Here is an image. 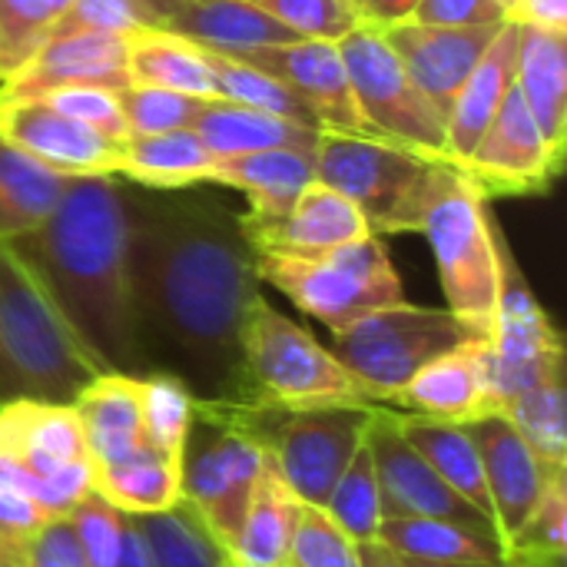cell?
I'll return each instance as SVG.
<instances>
[{
  "mask_svg": "<svg viewBox=\"0 0 567 567\" xmlns=\"http://www.w3.org/2000/svg\"><path fill=\"white\" fill-rule=\"evenodd\" d=\"M518 37L522 27L518 23H502V30L492 37L488 50L482 53V60L475 63V70L468 73V80L462 83L452 110H449V159L462 169L465 159L472 156L475 143L482 140V133L488 130L492 116L498 113L505 93L515 83V63H518Z\"/></svg>",
  "mask_w": 567,
  "mask_h": 567,
  "instance_id": "25",
  "label": "cell"
},
{
  "mask_svg": "<svg viewBox=\"0 0 567 567\" xmlns=\"http://www.w3.org/2000/svg\"><path fill=\"white\" fill-rule=\"evenodd\" d=\"M502 415L518 429V435L528 442V449L542 458L545 468L567 472L565 372L515 395L502 409Z\"/></svg>",
  "mask_w": 567,
  "mask_h": 567,
  "instance_id": "37",
  "label": "cell"
},
{
  "mask_svg": "<svg viewBox=\"0 0 567 567\" xmlns=\"http://www.w3.org/2000/svg\"><path fill=\"white\" fill-rule=\"evenodd\" d=\"M375 409V402H362L276 412L269 429V458L299 505L326 508L339 475L365 445Z\"/></svg>",
  "mask_w": 567,
  "mask_h": 567,
  "instance_id": "12",
  "label": "cell"
},
{
  "mask_svg": "<svg viewBox=\"0 0 567 567\" xmlns=\"http://www.w3.org/2000/svg\"><path fill=\"white\" fill-rule=\"evenodd\" d=\"M20 551H23V548H17V545H10V542H0V555L10 558V561H17V565H20Z\"/></svg>",
  "mask_w": 567,
  "mask_h": 567,
  "instance_id": "58",
  "label": "cell"
},
{
  "mask_svg": "<svg viewBox=\"0 0 567 567\" xmlns=\"http://www.w3.org/2000/svg\"><path fill=\"white\" fill-rule=\"evenodd\" d=\"M213 163V153L193 130H169L126 136L116 176L143 189H193L206 186Z\"/></svg>",
  "mask_w": 567,
  "mask_h": 567,
  "instance_id": "31",
  "label": "cell"
},
{
  "mask_svg": "<svg viewBox=\"0 0 567 567\" xmlns=\"http://www.w3.org/2000/svg\"><path fill=\"white\" fill-rule=\"evenodd\" d=\"M159 30L229 56L302 40L252 0H183Z\"/></svg>",
  "mask_w": 567,
  "mask_h": 567,
  "instance_id": "26",
  "label": "cell"
},
{
  "mask_svg": "<svg viewBox=\"0 0 567 567\" xmlns=\"http://www.w3.org/2000/svg\"><path fill=\"white\" fill-rule=\"evenodd\" d=\"M70 405L80 419L93 468L153 445L143 425V375H96L76 392Z\"/></svg>",
  "mask_w": 567,
  "mask_h": 567,
  "instance_id": "24",
  "label": "cell"
},
{
  "mask_svg": "<svg viewBox=\"0 0 567 567\" xmlns=\"http://www.w3.org/2000/svg\"><path fill=\"white\" fill-rule=\"evenodd\" d=\"M276 409L193 402L179 449V498L196 508L223 551L233 545L259 482Z\"/></svg>",
  "mask_w": 567,
  "mask_h": 567,
  "instance_id": "3",
  "label": "cell"
},
{
  "mask_svg": "<svg viewBox=\"0 0 567 567\" xmlns=\"http://www.w3.org/2000/svg\"><path fill=\"white\" fill-rule=\"evenodd\" d=\"M567 472L555 475L538 505L502 545V558L512 567H565L567 551Z\"/></svg>",
  "mask_w": 567,
  "mask_h": 567,
  "instance_id": "38",
  "label": "cell"
},
{
  "mask_svg": "<svg viewBox=\"0 0 567 567\" xmlns=\"http://www.w3.org/2000/svg\"><path fill=\"white\" fill-rule=\"evenodd\" d=\"M146 542L153 567H219L223 545L213 538L206 522L183 498L163 512L130 515Z\"/></svg>",
  "mask_w": 567,
  "mask_h": 567,
  "instance_id": "36",
  "label": "cell"
},
{
  "mask_svg": "<svg viewBox=\"0 0 567 567\" xmlns=\"http://www.w3.org/2000/svg\"><path fill=\"white\" fill-rule=\"evenodd\" d=\"M20 567H90V561L83 558L66 515H53L23 542Z\"/></svg>",
  "mask_w": 567,
  "mask_h": 567,
  "instance_id": "49",
  "label": "cell"
},
{
  "mask_svg": "<svg viewBox=\"0 0 567 567\" xmlns=\"http://www.w3.org/2000/svg\"><path fill=\"white\" fill-rule=\"evenodd\" d=\"M339 53L346 60L359 110L379 140L452 163L445 116L412 83L379 27L359 23L339 40Z\"/></svg>",
  "mask_w": 567,
  "mask_h": 567,
  "instance_id": "11",
  "label": "cell"
},
{
  "mask_svg": "<svg viewBox=\"0 0 567 567\" xmlns=\"http://www.w3.org/2000/svg\"><path fill=\"white\" fill-rule=\"evenodd\" d=\"M243 385L246 402L276 412L369 402L342 362L309 329L282 316L262 292L243 319Z\"/></svg>",
  "mask_w": 567,
  "mask_h": 567,
  "instance_id": "6",
  "label": "cell"
},
{
  "mask_svg": "<svg viewBox=\"0 0 567 567\" xmlns=\"http://www.w3.org/2000/svg\"><path fill=\"white\" fill-rule=\"evenodd\" d=\"M458 176L455 163L372 136L322 133L316 143V179L352 199L375 236L422 233L425 216Z\"/></svg>",
  "mask_w": 567,
  "mask_h": 567,
  "instance_id": "4",
  "label": "cell"
},
{
  "mask_svg": "<svg viewBox=\"0 0 567 567\" xmlns=\"http://www.w3.org/2000/svg\"><path fill=\"white\" fill-rule=\"evenodd\" d=\"M561 166L565 156L548 146L518 86L512 83L488 130L465 159L462 173L485 196H532L545 193L561 173Z\"/></svg>",
  "mask_w": 567,
  "mask_h": 567,
  "instance_id": "14",
  "label": "cell"
},
{
  "mask_svg": "<svg viewBox=\"0 0 567 567\" xmlns=\"http://www.w3.org/2000/svg\"><path fill=\"white\" fill-rule=\"evenodd\" d=\"M96 375L43 289L0 239V405L73 402Z\"/></svg>",
  "mask_w": 567,
  "mask_h": 567,
  "instance_id": "5",
  "label": "cell"
},
{
  "mask_svg": "<svg viewBox=\"0 0 567 567\" xmlns=\"http://www.w3.org/2000/svg\"><path fill=\"white\" fill-rule=\"evenodd\" d=\"M47 518H53V515L43 512L30 495L0 485V542H10V545L23 548V542H27Z\"/></svg>",
  "mask_w": 567,
  "mask_h": 567,
  "instance_id": "51",
  "label": "cell"
},
{
  "mask_svg": "<svg viewBox=\"0 0 567 567\" xmlns=\"http://www.w3.org/2000/svg\"><path fill=\"white\" fill-rule=\"evenodd\" d=\"M0 485L66 515L93 492V458L70 402L17 399L0 405Z\"/></svg>",
  "mask_w": 567,
  "mask_h": 567,
  "instance_id": "8",
  "label": "cell"
},
{
  "mask_svg": "<svg viewBox=\"0 0 567 567\" xmlns=\"http://www.w3.org/2000/svg\"><path fill=\"white\" fill-rule=\"evenodd\" d=\"M93 492L126 515L163 512L179 502V455L143 445L120 462L93 468Z\"/></svg>",
  "mask_w": 567,
  "mask_h": 567,
  "instance_id": "34",
  "label": "cell"
},
{
  "mask_svg": "<svg viewBox=\"0 0 567 567\" xmlns=\"http://www.w3.org/2000/svg\"><path fill=\"white\" fill-rule=\"evenodd\" d=\"M465 425L482 458V475H485V488L492 502V525H495L498 545H505L518 532V525L528 518V512L538 505L548 482L561 472L545 468L542 458L528 449V442L502 412H488Z\"/></svg>",
  "mask_w": 567,
  "mask_h": 567,
  "instance_id": "18",
  "label": "cell"
},
{
  "mask_svg": "<svg viewBox=\"0 0 567 567\" xmlns=\"http://www.w3.org/2000/svg\"><path fill=\"white\" fill-rule=\"evenodd\" d=\"M47 100L53 110H60L63 116L110 136V140H126V120L120 110V100L113 90H93V86H76V90H56L40 96Z\"/></svg>",
  "mask_w": 567,
  "mask_h": 567,
  "instance_id": "48",
  "label": "cell"
},
{
  "mask_svg": "<svg viewBox=\"0 0 567 567\" xmlns=\"http://www.w3.org/2000/svg\"><path fill=\"white\" fill-rule=\"evenodd\" d=\"M189 130L213 153V159H233L259 150H316L322 136L286 116L229 100H203Z\"/></svg>",
  "mask_w": 567,
  "mask_h": 567,
  "instance_id": "27",
  "label": "cell"
},
{
  "mask_svg": "<svg viewBox=\"0 0 567 567\" xmlns=\"http://www.w3.org/2000/svg\"><path fill=\"white\" fill-rule=\"evenodd\" d=\"M362 23H372V27H392V23H402L412 17V10L419 7V0H352Z\"/></svg>",
  "mask_w": 567,
  "mask_h": 567,
  "instance_id": "53",
  "label": "cell"
},
{
  "mask_svg": "<svg viewBox=\"0 0 567 567\" xmlns=\"http://www.w3.org/2000/svg\"><path fill=\"white\" fill-rule=\"evenodd\" d=\"M399 429L412 442V449L429 462V468L468 505H475L488 522H492V502L482 475V458L475 449V439L465 422H445V419H429V415H409L399 412ZM495 528V525H492Z\"/></svg>",
  "mask_w": 567,
  "mask_h": 567,
  "instance_id": "29",
  "label": "cell"
},
{
  "mask_svg": "<svg viewBox=\"0 0 567 567\" xmlns=\"http://www.w3.org/2000/svg\"><path fill=\"white\" fill-rule=\"evenodd\" d=\"M409 20L422 27H502L505 7L498 0H419Z\"/></svg>",
  "mask_w": 567,
  "mask_h": 567,
  "instance_id": "50",
  "label": "cell"
},
{
  "mask_svg": "<svg viewBox=\"0 0 567 567\" xmlns=\"http://www.w3.org/2000/svg\"><path fill=\"white\" fill-rule=\"evenodd\" d=\"M126 63H130V83L143 86H163L199 100H219L216 80L199 56L196 43L159 30V27H140L126 37Z\"/></svg>",
  "mask_w": 567,
  "mask_h": 567,
  "instance_id": "33",
  "label": "cell"
},
{
  "mask_svg": "<svg viewBox=\"0 0 567 567\" xmlns=\"http://www.w3.org/2000/svg\"><path fill=\"white\" fill-rule=\"evenodd\" d=\"M146 27H163L183 0H126Z\"/></svg>",
  "mask_w": 567,
  "mask_h": 567,
  "instance_id": "55",
  "label": "cell"
},
{
  "mask_svg": "<svg viewBox=\"0 0 567 567\" xmlns=\"http://www.w3.org/2000/svg\"><path fill=\"white\" fill-rule=\"evenodd\" d=\"M252 3L302 40L339 43L346 33H352L362 23L352 0H252Z\"/></svg>",
  "mask_w": 567,
  "mask_h": 567,
  "instance_id": "46",
  "label": "cell"
},
{
  "mask_svg": "<svg viewBox=\"0 0 567 567\" xmlns=\"http://www.w3.org/2000/svg\"><path fill=\"white\" fill-rule=\"evenodd\" d=\"M449 312L478 339L492 336L502 292V233L488 216V196L462 173L432 206L422 226Z\"/></svg>",
  "mask_w": 567,
  "mask_h": 567,
  "instance_id": "9",
  "label": "cell"
},
{
  "mask_svg": "<svg viewBox=\"0 0 567 567\" xmlns=\"http://www.w3.org/2000/svg\"><path fill=\"white\" fill-rule=\"evenodd\" d=\"M492 412H502L525 389L565 372V342L538 306L502 239V292L492 336L485 339Z\"/></svg>",
  "mask_w": 567,
  "mask_h": 567,
  "instance_id": "13",
  "label": "cell"
},
{
  "mask_svg": "<svg viewBox=\"0 0 567 567\" xmlns=\"http://www.w3.org/2000/svg\"><path fill=\"white\" fill-rule=\"evenodd\" d=\"M193 392L166 375V372H150L143 375V425H146V439L169 452L179 455L183 449V435L193 415Z\"/></svg>",
  "mask_w": 567,
  "mask_h": 567,
  "instance_id": "44",
  "label": "cell"
},
{
  "mask_svg": "<svg viewBox=\"0 0 567 567\" xmlns=\"http://www.w3.org/2000/svg\"><path fill=\"white\" fill-rule=\"evenodd\" d=\"M0 567H20V565H17V561H10V558H3V555H0Z\"/></svg>",
  "mask_w": 567,
  "mask_h": 567,
  "instance_id": "59",
  "label": "cell"
},
{
  "mask_svg": "<svg viewBox=\"0 0 567 567\" xmlns=\"http://www.w3.org/2000/svg\"><path fill=\"white\" fill-rule=\"evenodd\" d=\"M316 179V150H259L233 159H216L206 186H226L246 196L243 223L262 226L279 219L296 196Z\"/></svg>",
  "mask_w": 567,
  "mask_h": 567,
  "instance_id": "23",
  "label": "cell"
},
{
  "mask_svg": "<svg viewBox=\"0 0 567 567\" xmlns=\"http://www.w3.org/2000/svg\"><path fill=\"white\" fill-rule=\"evenodd\" d=\"M116 100H120L130 136L189 130L203 106L199 96H186L176 90H163V86H143V83H130L116 90Z\"/></svg>",
  "mask_w": 567,
  "mask_h": 567,
  "instance_id": "43",
  "label": "cell"
},
{
  "mask_svg": "<svg viewBox=\"0 0 567 567\" xmlns=\"http://www.w3.org/2000/svg\"><path fill=\"white\" fill-rule=\"evenodd\" d=\"M498 3H502V7H505V13H508V10H512V7H515V0H498Z\"/></svg>",
  "mask_w": 567,
  "mask_h": 567,
  "instance_id": "60",
  "label": "cell"
},
{
  "mask_svg": "<svg viewBox=\"0 0 567 567\" xmlns=\"http://www.w3.org/2000/svg\"><path fill=\"white\" fill-rule=\"evenodd\" d=\"M219 567H236V565H233V561H229V558L223 555V565H219Z\"/></svg>",
  "mask_w": 567,
  "mask_h": 567,
  "instance_id": "61",
  "label": "cell"
},
{
  "mask_svg": "<svg viewBox=\"0 0 567 567\" xmlns=\"http://www.w3.org/2000/svg\"><path fill=\"white\" fill-rule=\"evenodd\" d=\"M159 193L169 196L123 186L146 375L166 372L199 402H246L239 339L259 272L243 216L213 196Z\"/></svg>",
  "mask_w": 567,
  "mask_h": 567,
  "instance_id": "1",
  "label": "cell"
},
{
  "mask_svg": "<svg viewBox=\"0 0 567 567\" xmlns=\"http://www.w3.org/2000/svg\"><path fill=\"white\" fill-rule=\"evenodd\" d=\"M365 445L372 452L375 478L382 488V512L385 518L409 515V518H449L472 528H492V522L455 495L429 462L412 449V442L399 429V415L392 405H379L372 425L365 432ZM495 532V528H492Z\"/></svg>",
  "mask_w": 567,
  "mask_h": 567,
  "instance_id": "16",
  "label": "cell"
},
{
  "mask_svg": "<svg viewBox=\"0 0 567 567\" xmlns=\"http://www.w3.org/2000/svg\"><path fill=\"white\" fill-rule=\"evenodd\" d=\"M505 20L518 23V27L567 33V0H515V7L505 13Z\"/></svg>",
  "mask_w": 567,
  "mask_h": 567,
  "instance_id": "52",
  "label": "cell"
},
{
  "mask_svg": "<svg viewBox=\"0 0 567 567\" xmlns=\"http://www.w3.org/2000/svg\"><path fill=\"white\" fill-rule=\"evenodd\" d=\"M243 229L256 252H292V256L326 252V249L375 236L365 216L359 213V206L319 179H312L279 219L262 223V226L243 223Z\"/></svg>",
  "mask_w": 567,
  "mask_h": 567,
  "instance_id": "21",
  "label": "cell"
},
{
  "mask_svg": "<svg viewBox=\"0 0 567 567\" xmlns=\"http://www.w3.org/2000/svg\"><path fill=\"white\" fill-rule=\"evenodd\" d=\"M379 30L412 83L449 120L462 83L502 27H422L415 20H402Z\"/></svg>",
  "mask_w": 567,
  "mask_h": 567,
  "instance_id": "19",
  "label": "cell"
},
{
  "mask_svg": "<svg viewBox=\"0 0 567 567\" xmlns=\"http://www.w3.org/2000/svg\"><path fill=\"white\" fill-rule=\"evenodd\" d=\"M146 27L140 13L126 0H70L63 13L53 20L47 43L80 33H110V37H130L133 30Z\"/></svg>",
  "mask_w": 567,
  "mask_h": 567,
  "instance_id": "47",
  "label": "cell"
},
{
  "mask_svg": "<svg viewBox=\"0 0 567 567\" xmlns=\"http://www.w3.org/2000/svg\"><path fill=\"white\" fill-rule=\"evenodd\" d=\"M70 176L50 173L0 136V239H13L37 223L63 196Z\"/></svg>",
  "mask_w": 567,
  "mask_h": 567,
  "instance_id": "35",
  "label": "cell"
},
{
  "mask_svg": "<svg viewBox=\"0 0 567 567\" xmlns=\"http://www.w3.org/2000/svg\"><path fill=\"white\" fill-rule=\"evenodd\" d=\"M409 415L445 422H472L492 412L485 339H468L458 349L422 365L389 402Z\"/></svg>",
  "mask_w": 567,
  "mask_h": 567,
  "instance_id": "22",
  "label": "cell"
},
{
  "mask_svg": "<svg viewBox=\"0 0 567 567\" xmlns=\"http://www.w3.org/2000/svg\"><path fill=\"white\" fill-rule=\"evenodd\" d=\"M116 567H153L150 551H146V542H143V535L136 532V525H133L130 515H126V535H123V548H120Z\"/></svg>",
  "mask_w": 567,
  "mask_h": 567,
  "instance_id": "54",
  "label": "cell"
},
{
  "mask_svg": "<svg viewBox=\"0 0 567 567\" xmlns=\"http://www.w3.org/2000/svg\"><path fill=\"white\" fill-rule=\"evenodd\" d=\"M0 136L60 176H116L123 159V140H110L60 110L47 100H0Z\"/></svg>",
  "mask_w": 567,
  "mask_h": 567,
  "instance_id": "17",
  "label": "cell"
},
{
  "mask_svg": "<svg viewBox=\"0 0 567 567\" xmlns=\"http://www.w3.org/2000/svg\"><path fill=\"white\" fill-rule=\"evenodd\" d=\"M332 355L355 379L362 395L375 405H389L422 365L478 336L449 309L395 302L332 332Z\"/></svg>",
  "mask_w": 567,
  "mask_h": 567,
  "instance_id": "10",
  "label": "cell"
},
{
  "mask_svg": "<svg viewBox=\"0 0 567 567\" xmlns=\"http://www.w3.org/2000/svg\"><path fill=\"white\" fill-rule=\"evenodd\" d=\"M296 505L299 502L282 485V478L269 458V449H266L259 482L246 505L243 525H239L233 545L226 548V558L236 567H286Z\"/></svg>",
  "mask_w": 567,
  "mask_h": 567,
  "instance_id": "30",
  "label": "cell"
},
{
  "mask_svg": "<svg viewBox=\"0 0 567 567\" xmlns=\"http://www.w3.org/2000/svg\"><path fill=\"white\" fill-rule=\"evenodd\" d=\"M7 246L100 375H146L120 176H70L47 219L7 239Z\"/></svg>",
  "mask_w": 567,
  "mask_h": 567,
  "instance_id": "2",
  "label": "cell"
},
{
  "mask_svg": "<svg viewBox=\"0 0 567 567\" xmlns=\"http://www.w3.org/2000/svg\"><path fill=\"white\" fill-rule=\"evenodd\" d=\"M259 282L276 286L299 312L339 332L355 319L405 302L402 279L382 236H365L326 252H256Z\"/></svg>",
  "mask_w": 567,
  "mask_h": 567,
  "instance_id": "7",
  "label": "cell"
},
{
  "mask_svg": "<svg viewBox=\"0 0 567 567\" xmlns=\"http://www.w3.org/2000/svg\"><path fill=\"white\" fill-rule=\"evenodd\" d=\"M362 567H402V561L379 542H362Z\"/></svg>",
  "mask_w": 567,
  "mask_h": 567,
  "instance_id": "56",
  "label": "cell"
},
{
  "mask_svg": "<svg viewBox=\"0 0 567 567\" xmlns=\"http://www.w3.org/2000/svg\"><path fill=\"white\" fill-rule=\"evenodd\" d=\"M399 558V555H395ZM402 567H512L505 558L502 561H449V565H435V561H409V558H399Z\"/></svg>",
  "mask_w": 567,
  "mask_h": 567,
  "instance_id": "57",
  "label": "cell"
},
{
  "mask_svg": "<svg viewBox=\"0 0 567 567\" xmlns=\"http://www.w3.org/2000/svg\"><path fill=\"white\" fill-rule=\"evenodd\" d=\"M70 0H0V83L43 43Z\"/></svg>",
  "mask_w": 567,
  "mask_h": 567,
  "instance_id": "42",
  "label": "cell"
},
{
  "mask_svg": "<svg viewBox=\"0 0 567 567\" xmlns=\"http://www.w3.org/2000/svg\"><path fill=\"white\" fill-rule=\"evenodd\" d=\"M326 512L359 545L375 542V532H379L385 512H382V488H379V478H375L369 445H362L352 455V462L346 465V472L339 475V482H336V488H332V495L326 502Z\"/></svg>",
  "mask_w": 567,
  "mask_h": 567,
  "instance_id": "40",
  "label": "cell"
},
{
  "mask_svg": "<svg viewBox=\"0 0 567 567\" xmlns=\"http://www.w3.org/2000/svg\"><path fill=\"white\" fill-rule=\"evenodd\" d=\"M239 60L262 70L266 76L279 80L316 116L322 133L379 140L359 110L339 43L292 40V43H279V47L249 50Z\"/></svg>",
  "mask_w": 567,
  "mask_h": 567,
  "instance_id": "15",
  "label": "cell"
},
{
  "mask_svg": "<svg viewBox=\"0 0 567 567\" xmlns=\"http://www.w3.org/2000/svg\"><path fill=\"white\" fill-rule=\"evenodd\" d=\"M76 86L113 93L130 86L126 37L80 33L43 43L13 76L0 83V100H33Z\"/></svg>",
  "mask_w": 567,
  "mask_h": 567,
  "instance_id": "20",
  "label": "cell"
},
{
  "mask_svg": "<svg viewBox=\"0 0 567 567\" xmlns=\"http://www.w3.org/2000/svg\"><path fill=\"white\" fill-rule=\"evenodd\" d=\"M199 56L206 60L213 80H216V96L219 100H229V103H243V106H256V110H266V113H276V116H286L292 123H302L316 133L319 123L316 116L272 76H266L262 70L243 63L239 56H229V53H216V50H206V47H196Z\"/></svg>",
  "mask_w": 567,
  "mask_h": 567,
  "instance_id": "39",
  "label": "cell"
},
{
  "mask_svg": "<svg viewBox=\"0 0 567 567\" xmlns=\"http://www.w3.org/2000/svg\"><path fill=\"white\" fill-rule=\"evenodd\" d=\"M286 567H362V545L326 508L296 505Z\"/></svg>",
  "mask_w": 567,
  "mask_h": 567,
  "instance_id": "41",
  "label": "cell"
},
{
  "mask_svg": "<svg viewBox=\"0 0 567 567\" xmlns=\"http://www.w3.org/2000/svg\"><path fill=\"white\" fill-rule=\"evenodd\" d=\"M66 522L90 567H116L126 535V512L110 505L100 492H86L66 512Z\"/></svg>",
  "mask_w": 567,
  "mask_h": 567,
  "instance_id": "45",
  "label": "cell"
},
{
  "mask_svg": "<svg viewBox=\"0 0 567 567\" xmlns=\"http://www.w3.org/2000/svg\"><path fill=\"white\" fill-rule=\"evenodd\" d=\"M375 542L409 561H502V545L492 528H472L449 518H382Z\"/></svg>",
  "mask_w": 567,
  "mask_h": 567,
  "instance_id": "32",
  "label": "cell"
},
{
  "mask_svg": "<svg viewBox=\"0 0 567 567\" xmlns=\"http://www.w3.org/2000/svg\"><path fill=\"white\" fill-rule=\"evenodd\" d=\"M515 86L555 153L567 146V33L522 27Z\"/></svg>",
  "mask_w": 567,
  "mask_h": 567,
  "instance_id": "28",
  "label": "cell"
}]
</instances>
